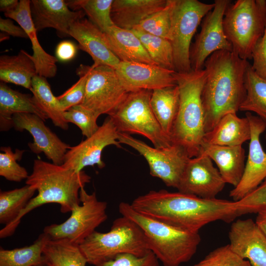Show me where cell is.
<instances>
[{
    "mask_svg": "<svg viewBox=\"0 0 266 266\" xmlns=\"http://www.w3.org/2000/svg\"><path fill=\"white\" fill-rule=\"evenodd\" d=\"M90 180L91 177L83 170L76 171L39 159L34 160L26 184L33 187L37 195L15 220L0 230V238L12 235L25 215L44 204L58 203L62 213L71 212L80 204V191Z\"/></svg>",
    "mask_w": 266,
    "mask_h": 266,
    "instance_id": "obj_3",
    "label": "cell"
},
{
    "mask_svg": "<svg viewBox=\"0 0 266 266\" xmlns=\"http://www.w3.org/2000/svg\"><path fill=\"white\" fill-rule=\"evenodd\" d=\"M226 182L212 160L205 154L190 158L181 177L179 192L203 199H215Z\"/></svg>",
    "mask_w": 266,
    "mask_h": 266,
    "instance_id": "obj_16",
    "label": "cell"
},
{
    "mask_svg": "<svg viewBox=\"0 0 266 266\" xmlns=\"http://www.w3.org/2000/svg\"><path fill=\"white\" fill-rule=\"evenodd\" d=\"M251 138L248 158L244 172L238 184L230 192V197L236 201L257 188L266 178V152L260 141L261 134L266 129V122L258 116L247 112Z\"/></svg>",
    "mask_w": 266,
    "mask_h": 266,
    "instance_id": "obj_14",
    "label": "cell"
},
{
    "mask_svg": "<svg viewBox=\"0 0 266 266\" xmlns=\"http://www.w3.org/2000/svg\"></svg>",
    "mask_w": 266,
    "mask_h": 266,
    "instance_id": "obj_50",
    "label": "cell"
},
{
    "mask_svg": "<svg viewBox=\"0 0 266 266\" xmlns=\"http://www.w3.org/2000/svg\"><path fill=\"white\" fill-rule=\"evenodd\" d=\"M32 186H25L0 192V223L10 224L27 206L36 192Z\"/></svg>",
    "mask_w": 266,
    "mask_h": 266,
    "instance_id": "obj_34",
    "label": "cell"
},
{
    "mask_svg": "<svg viewBox=\"0 0 266 266\" xmlns=\"http://www.w3.org/2000/svg\"><path fill=\"white\" fill-rule=\"evenodd\" d=\"M131 205L145 216L194 233L211 222L230 223L238 217L233 200L203 199L163 189L140 196Z\"/></svg>",
    "mask_w": 266,
    "mask_h": 266,
    "instance_id": "obj_1",
    "label": "cell"
},
{
    "mask_svg": "<svg viewBox=\"0 0 266 266\" xmlns=\"http://www.w3.org/2000/svg\"><path fill=\"white\" fill-rule=\"evenodd\" d=\"M179 89L178 113L170 134L172 144L180 146L190 158L201 152L205 134L201 100L207 72L203 68L189 72H175Z\"/></svg>",
    "mask_w": 266,
    "mask_h": 266,
    "instance_id": "obj_4",
    "label": "cell"
},
{
    "mask_svg": "<svg viewBox=\"0 0 266 266\" xmlns=\"http://www.w3.org/2000/svg\"><path fill=\"white\" fill-rule=\"evenodd\" d=\"M223 24L232 51L242 59H252L253 50L266 28V0H237L231 3Z\"/></svg>",
    "mask_w": 266,
    "mask_h": 266,
    "instance_id": "obj_7",
    "label": "cell"
},
{
    "mask_svg": "<svg viewBox=\"0 0 266 266\" xmlns=\"http://www.w3.org/2000/svg\"><path fill=\"white\" fill-rule=\"evenodd\" d=\"M152 91L140 90L129 92L118 107L108 116L119 133L138 134L148 139L157 148L172 145L151 109Z\"/></svg>",
    "mask_w": 266,
    "mask_h": 266,
    "instance_id": "obj_8",
    "label": "cell"
},
{
    "mask_svg": "<svg viewBox=\"0 0 266 266\" xmlns=\"http://www.w3.org/2000/svg\"><path fill=\"white\" fill-rule=\"evenodd\" d=\"M77 47L72 42L64 40L60 42L56 49V55L58 60L68 62L76 56Z\"/></svg>",
    "mask_w": 266,
    "mask_h": 266,
    "instance_id": "obj_45",
    "label": "cell"
},
{
    "mask_svg": "<svg viewBox=\"0 0 266 266\" xmlns=\"http://www.w3.org/2000/svg\"><path fill=\"white\" fill-rule=\"evenodd\" d=\"M0 30L7 34L14 37L28 38V35L20 26L14 24L9 19L0 18Z\"/></svg>",
    "mask_w": 266,
    "mask_h": 266,
    "instance_id": "obj_46",
    "label": "cell"
},
{
    "mask_svg": "<svg viewBox=\"0 0 266 266\" xmlns=\"http://www.w3.org/2000/svg\"><path fill=\"white\" fill-rule=\"evenodd\" d=\"M244 84L246 96L239 110L254 112L266 122V80L259 76L250 64L246 70Z\"/></svg>",
    "mask_w": 266,
    "mask_h": 266,
    "instance_id": "obj_32",
    "label": "cell"
},
{
    "mask_svg": "<svg viewBox=\"0 0 266 266\" xmlns=\"http://www.w3.org/2000/svg\"><path fill=\"white\" fill-rule=\"evenodd\" d=\"M131 30L138 36L157 66L174 70L172 48L169 40L150 34L137 28Z\"/></svg>",
    "mask_w": 266,
    "mask_h": 266,
    "instance_id": "obj_35",
    "label": "cell"
},
{
    "mask_svg": "<svg viewBox=\"0 0 266 266\" xmlns=\"http://www.w3.org/2000/svg\"><path fill=\"white\" fill-rule=\"evenodd\" d=\"M69 35L78 42V48L92 58L93 66H108L115 68L120 61L106 44L103 32L89 20L83 18L71 24Z\"/></svg>",
    "mask_w": 266,
    "mask_h": 266,
    "instance_id": "obj_21",
    "label": "cell"
},
{
    "mask_svg": "<svg viewBox=\"0 0 266 266\" xmlns=\"http://www.w3.org/2000/svg\"><path fill=\"white\" fill-rule=\"evenodd\" d=\"M96 266H160L159 261L155 254L149 251L144 256L139 257L130 254H124L113 259L100 263Z\"/></svg>",
    "mask_w": 266,
    "mask_h": 266,
    "instance_id": "obj_43",
    "label": "cell"
},
{
    "mask_svg": "<svg viewBox=\"0 0 266 266\" xmlns=\"http://www.w3.org/2000/svg\"><path fill=\"white\" fill-rule=\"evenodd\" d=\"M174 1L175 0H167L164 7L151 15L135 28L169 40Z\"/></svg>",
    "mask_w": 266,
    "mask_h": 266,
    "instance_id": "obj_37",
    "label": "cell"
},
{
    "mask_svg": "<svg viewBox=\"0 0 266 266\" xmlns=\"http://www.w3.org/2000/svg\"><path fill=\"white\" fill-rule=\"evenodd\" d=\"M37 75L31 55L21 50L16 55H3L0 57V80L30 90L33 78Z\"/></svg>",
    "mask_w": 266,
    "mask_h": 266,
    "instance_id": "obj_28",
    "label": "cell"
},
{
    "mask_svg": "<svg viewBox=\"0 0 266 266\" xmlns=\"http://www.w3.org/2000/svg\"><path fill=\"white\" fill-rule=\"evenodd\" d=\"M49 237L44 233L31 245L13 249L0 248V266H38L44 265L42 251Z\"/></svg>",
    "mask_w": 266,
    "mask_h": 266,
    "instance_id": "obj_33",
    "label": "cell"
},
{
    "mask_svg": "<svg viewBox=\"0 0 266 266\" xmlns=\"http://www.w3.org/2000/svg\"><path fill=\"white\" fill-rule=\"evenodd\" d=\"M167 0H113L111 16L115 26L131 30L165 7Z\"/></svg>",
    "mask_w": 266,
    "mask_h": 266,
    "instance_id": "obj_26",
    "label": "cell"
},
{
    "mask_svg": "<svg viewBox=\"0 0 266 266\" xmlns=\"http://www.w3.org/2000/svg\"><path fill=\"white\" fill-rule=\"evenodd\" d=\"M229 238L231 249L251 266H266V236L252 219L233 222Z\"/></svg>",
    "mask_w": 266,
    "mask_h": 266,
    "instance_id": "obj_19",
    "label": "cell"
},
{
    "mask_svg": "<svg viewBox=\"0 0 266 266\" xmlns=\"http://www.w3.org/2000/svg\"><path fill=\"white\" fill-rule=\"evenodd\" d=\"M128 92L155 89L177 85L175 71L142 63L120 62L115 68Z\"/></svg>",
    "mask_w": 266,
    "mask_h": 266,
    "instance_id": "obj_18",
    "label": "cell"
},
{
    "mask_svg": "<svg viewBox=\"0 0 266 266\" xmlns=\"http://www.w3.org/2000/svg\"><path fill=\"white\" fill-rule=\"evenodd\" d=\"M64 116L68 123L76 125L86 138L94 134L100 127L97 124L100 115L81 104L72 106L65 111Z\"/></svg>",
    "mask_w": 266,
    "mask_h": 266,
    "instance_id": "obj_39",
    "label": "cell"
},
{
    "mask_svg": "<svg viewBox=\"0 0 266 266\" xmlns=\"http://www.w3.org/2000/svg\"><path fill=\"white\" fill-rule=\"evenodd\" d=\"M21 113L35 114L44 121L48 119L33 96L13 90L5 83L0 82V131H7L13 128V116Z\"/></svg>",
    "mask_w": 266,
    "mask_h": 266,
    "instance_id": "obj_23",
    "label": "cell"
},
{
    "mask_svg": "<svg viewBox=\"0 0 266 266\" xmlns=\"http://www.w3.org/2000/svg\"><path fill=\"white\" fill-rule=\"evenodd\" d=\"M251 138V129L246 116L240 118L236 113L224 115L213 129L206 133L203 143L221 146H240Z\"/></svg>",
    "mask_w": 266,
    "mask_h": 266,
    "instance_id": "obj_27",
    "label": "cell"
},
{
    "mask_svg": "<svg viewBox=\"0 0 266 266\" xmlns=\"http://www.w3.org/2000/svg\"><path fill=\"white\" fill-rule=\"evenodd\" d=\"M31 11L37 32L53 28L61 38L70 36L69 30L71 24L85 15L82 10H71L64 0H32Z\"/></svg>",
    "mask_w": 266,
    "mask_h": 266,
    "instance_id": "obj_20",
    "label": "cell"
},
{
    "mask_svg": "<svg viewBox=\"0 0 266 266\" xmlns=\"http://www.w3.org/2000/svg\"><path fill=\"white\" fill-rule=\"evenodd\" d=\"M30 91L54 125L67 130L69 126L64 116V111L57 97L53 95L46 78L37 74L34 76L32 80Z\"/></svg>",
    "mask_w": 266,
    "mask_h": 266,
    "instance_id": "obj_31",
    "label": "cell"
},
{
    "mask_svg": "<svg viewBox=\"0 0 266 266\" xmlns=\"http://www.w3.org/2000/svg\"><path fill=\"white\" fill-rule=\"evenodd\" d=\"M255 222L266 236V209L262 210L257 213V216Z\"/></svg>",
    "mask_w": 266,
    "mask_h": 266,
    "instance_id": "obj_47",
    "label": "cell"
},
{
    "mask_svg": "<svg viewBox=\"0 0 266 266\" xmlns=\"http://www.w3.org/2000/svg\"><path fill=\"white\" fill-rule=\"evenodd\" d=\"M4 14L5 17L16 21L28 34L33 51L31 58L35 65L37 74L46 78L54 77L57 72L58 59L47 53L39 42L37 31L32 20L31 0H20L15 9Z\"/></svg>",
    "mask_w": 266,
    "mask_h": 266,
    "instance_id": "obj_22",
    "label": "cell"
},
{
    "mask_svg": "<svg viewBox=\"0 0 266 266\" xmlns=\"http://www.w3.org/2000/svg\"><path fill=\"white\" fill-rule=\"evenodd\" d=\"M122 216L135 223L143 232L150 251L164 266H180L189 262L197 252L201 238L194 233L170 225L145 216L131 204L119 205Z\"/></svg>",
    "mask_w": 266,
    "mask_h": 266,
    "instance_id": "obj_5",
    "label": "cell"
},
{
    "mask_svg": "<svg viewBox=\"0 0 266 266\" xmlns=\"http://www.w3.org/2000/svg\"><path fill=\"white\" fill-rule=\"evenodd\" d=\"M66 2L71 10H83L89 20L103 32L114 26L111 16L113 0H71Z\"/></svg>",
    "mask_w": 266,
    "mask_h": 266,
    "instance_id": "obj_36",
    "label": "cell"
},
{
    "mask_svg": "<svg viewBox=\"0 0 266 266\" xmlns=\"http://www.w3.org/2000/svg\"><path fill=\"white\" fill-rule=\"evenodd\" d=\"M0 149V175L10 181L27 179L29 176L27 169L17 162L21 160L25 151L16 149L14 152L9 146Z\"/></svg>",
    "mask_w": 266,
    "mask_h": 266,
    "instance_id": "obj_38",
    "label": "cell"
},
{
    "mask_svg": "<svg viewBox=\"0 0 266 266\" xmlns=\"http://www.w3.org/2000/svg\"><path fill=\"white\" fill-rule=\"evenodd\" d=\"M88 66L80 65L76 69L78 80L61 95L57 97L64 111L81 104L84 98L88 77Z\"/></svg>",
    "mask_w": 266,
    "mask_h": 266,
    "instance_id": "obj_41",
    "label": "cell"
},
{
    "mask_svg": "<svg viewBox=\"0 0 266 266\" xmlns=\"http://www.w3.org/2000/svg\"><path fill=\"white\" fill-rule=\"evenodd\" d=\"M214 6L198 0H175L169 39L173 51L174 70H192L191 43L197 29L205 16Z\"/></svg>",
    "mask_w": 266,
    "mask_h": 266,
    "instance_id": "obj_9",
    "label": "cell"
},
{
    "mask_svg": "<svg viewBox=\"0 0 266 266\" xmlns=\"http://www.w3.org/2000/svg\"><path fill=\"white\" fill-rule=\"evenodd\" d=\"M249 64L228 50L216 51L206 60L207 76L201 94L205 133L224 115L239 110L246 96L244 78Z\"/></svg>",
    "mask_w": 266,
    "mask_h": 266,
    "instance_id": "obj_2",
    "label": "cell"
},
{
    "mask_svg": "<svg viewBox=\"0 0 266 266\" xmlns=\"http://www.w3.org/2000/svg\"><path fill=\"white\" fill-rule=\"evenodd\" d=\"M252 59V67L261 77L266 80V28L263 37L254 47Z\"/></svg>",
    "mask_w": 266,
    "mask_h": 266,
    "instance_id": "obj_44",
    "label": "cell"
},
{
    "mask_svg": "<svg viewBox=\"0 0 266 266\" xmlns=\"http://www.w3.org/2000/svg\"><path fill=\"white\" fill-rule=\"evenodd\" d=\"M213 9L202 20L201 30L191 47L190 58L192 69L204 68L207 58L220 50L232 51L223 28V19L226 9L231 3L229 0H215Z\"/></svg>",
    "mask_w": 266,
    "mask_h": 266,
    "instance_id": "obj_13",
    "label": "cell"
},
{
    "mask_svg": "<svg viewBox=\"0 0 266 266\" xmlns=\"http://www.w3.org/2000/svg\"><path fill=\"white\" fill-rule=\"evenodd\" d=\"M103 33L106 44L120 62L157 65L133 31L114 25Z\"/></svg>",
    "mask_w": 266,
    "mask_h": 266,
    "instance_id": "obj_24",
    "label": "cell"
},
{
    "mask_svg": "<svg viewBox=\"0 0 266 266\" xmlns=\"http://www.w3.org/2000/svg\"><path fill=\"white\" fill-rule=\"evenodd\" d=\"M45 266V265H40V266Z\"/></svg>",
    "mask_w": 266,
    "mask_h": 266,
    "instance_id": "obj_49",
    "label": "cell"
},
{
    "mask_svg": "<svg viewBox=\"0 0 266 266\" xmlns=\"http://www.w3.org/2000/svg\"><path fill=\"white\" fill-rule=\"evenodd\" d=\"M201 153L207 155L217 166L226 182L236 187L245 167V150L242 145L228 146L203 143Z\"/></svg>",
    "mask_w": 266,
    "mask_h": 266,
    "instance_id": "obj_25",
    "label": "cell"
},
{
    "mask_svg": "<svg viewBox=\"0 0 266 266\" xmlns=\"http://www.w3.org/2000/svg\"><path fill=\"white\" fill-rule=\"evenodd\" d=\"M81 203L61 224L45 227L43 232L53 239H67L80 245L107 218V203L99 200L96 193L88 194L84 188L79 192Z\"/></svg>",
    "mask_w": 266,
    "mask_h": 266,
    "instance_id": "obj_10",
    "label": "cell"
},
{
    "mask_svg": "<svg viewBox=\"0 0 266 266\" xmlns=\"http://www.w3.org/2000/svg\"><path fill=\"white\" fill-rule=\"evenodd\" d=\"M179 102V89L177 85L155 89L152 92L150 100L151 109L161 128L169 139Z\"/></svg>",
    "mask_w": 266,
    "mask_h": 266,
    "instance_id": "obj_29",
    "label": "cell"
},
{
    "mask_svg": "<svg viewBox=\"0 0 266 266\" xmlns=\"http://www.w3.org/2000/svg\"><path fill=\"white\" fill-rule=\"evenodd\" d=\"M118 141L136 150L146 160L150 174L167 186L177 188L190 158L180 146L172 144L165 148L152 147L126 133H118Z\"/></svg>",
    "mask_w": 266,
    "mask_h": 266,
    "instance_id": "obj_11",
    "label": "cell"
},
{
    "mask_svg": "<svg viewBox=\"0 0 266 266\" xmlns=\"http://www.w3.org/2000/svg\"><path fill=\"white\" fill-rule=\"evenodd\" d=\"M19 3L17 0H0V10L4 13L10 12L15 9Z\"/></svg>",
    "mask_w": 266,
    "mask_h": 266,
    "instance_id": "obj_48",
    "label": "cell"
},
{
    "mask_svg": "<svg viewBox=\"0 0 266 266\" xmlns=\"http://www.w3.org/2000/svg\"><path fill=\"white\" fill-rule=\"evenodd\" d=\"M234 206L238 216L249 213H257L266 209V178L255 190L238 201Z\"/></svg>",
    "mask_w": 266,
    "mask_h": 266,
    "instance_id": "obj_42",
    "label": "cell"
},
{
    "mask_svg": "<svg viewBox=\"0 0 266 266\" xmlns=\"http://www.w3.org/2000/svg\"><path fill=\"white\" fill-rule=\"evenodd\" d=\"M45 266H86L87 260L79 244L67 239L46 241L42 251Z\"/></svg>",
    "mask_w": 266,
    "mask_h": 266,
    "instance_id": "obj_30",
    "label": "cell"
},
{
    "mask_svg": "<svg viewBox=\"0 0 266 266\" xmlns=\"http://www.w3.org/2000/svg\"><path fill=\"white\" fill-rule=\"evenodd\" d=\"M13 128L17 131L26 130L32 135L33 142L28 146L34 153H43L53 164L63 165L65 155L71 146L62 141L38 116L27 113H17L12 117Z\"/></svg>",
    "mask_w": 266,
    "mask_h": 266,
    "instance_id": "obj_17",
    "label": "cell"
},
{
    "mask_svg": "<svg viewBox=\"0 0 266 266\" xmlns=\"http://www.w3.org/2000/svg\"><path fill=\"white\" fill-rule=\"evenodd\" d=\"M193 266H251L250 262L235 253L229 244L218 247Z\"/></svg>",
    "mask_w": 266,
    "mask_h": 266,
    "instance_id": "obj_40",
    "label": "cell"
},
{
    "mask_svg": "<svg viewBox=\"0 0 266 266\" xmlns=\"http://www.w3.org/2000/svg\"><path fill=\"white\" fill-rule=\"evenodd\" d=\"M118 133L108 116L94 134L70 148L62 166L76 171H81L87 166L96 165L99 168H103L105 163L101 159L103 149L111 145L121 147L118 140Z\"/></svg>",
    "mask_w": 266,
    "mask_h": 266,
    "instance_id": "obj_15",
    "label": "cell"
},
{
    "mask_svg": "<svg viewBox=\"0 0 266 266\" xmlns=\"http://www.w3.org/2000/svg\"><path fill=\"white\" fill-rule=\"evenodd\" d=\"M79 246L88 264L95 266L119 255L130 254L141 257L151 251L141 229L123 216L113 222L109 231H96Z\"/></svg>",
    "mask_w": 266,
    "mask_h": 266,
    "instance_id": "obj_6",
    "label": "cell"
},
{
    "mask_svg": "<svg viewBox=\"0 0 266 266\" xmlns=\"http://www.w3.org/2000/svg\"><path fill=\"white\" fill-rule=\"evenodd\" d=\"M114 68L105 65L88 66L83 106L99 115L113 113L129 94Z\"/></svg>",
    "mask_w": 266,
    "mask_h": 266,
    "instance_id": "obj_12",
    "label": "cell"
}]
</instances>
